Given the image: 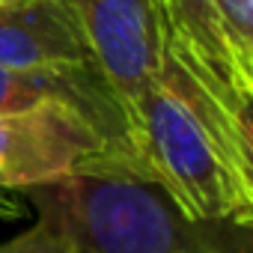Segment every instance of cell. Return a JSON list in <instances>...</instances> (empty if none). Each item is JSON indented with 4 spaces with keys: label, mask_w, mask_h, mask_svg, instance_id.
Listing matches in <instances>:
<instances>
[{
    "label": "cell",
    "mask_w": 253,
    "mask_h": 253,
    "mask_svg": "<svg viewBox=\"0 0 253 253\" xmlns=\"http://www.w3.org/2000/svg\"><path fill=\"white\" fill-rule=\"evenodd\" d=\"M27 194L36 220L0 253H253V223L191 220L152 179L122 167Z\"/></svg>",
    "instance_id": "cell-2"
},
{
    "label": "cell",
    "mask_w": 253,
    "mask_h": 253,
    "mask_svg": "<svg viewBox=\"0 0 253 253\" xmlns=\"http://www.w3.org/2000/svg\"><path fill=\"white\" fill-rule=\"evenodd\" d=\"M110 167L143 176L81 113L63 104L0 110V191L42 188Z\"/></svg>",
    "instance_id": "cell-3"
},
{
    "label": "cell",
    "mask_w": 253,
    "mask_h": 253,
    "mask_svg": "<svg viewBox=\"0 0 253 253\" xmlns=\"http://www.w3.org/2000/svg\"><path fill=\"white\" fill-rule=\"evenodd\" d=\"M3 6H15V3H36V0H0Z\"/></svg>",
    "instance_id": "cell-10"
},
{
    "label": "cell",
    "mask_w": 253,
    "mask_h": 253,
    "mask_svg": "<svg viewBox=\"0 0 253 253\" xmlns=\"http://www.w3.org/2000/svg\"><path fill=\"white\" fill-rule=\"evenodd\" d=\"M155 3L164 36L214 84L226 101L250 107L253 95L241 89L217 30V0H155Z\"/></svg>",
    "instance_id": "cell-7"
},
{
    "label": "cell",
    "mask_w": 253,
    "mask_h": 253,
    "mask_svg": "<svg viewBox=\"0 0 253 253\" xmlns=\"http://www.w3.org/2000/svg\"><path fill=\"white\" fill-rule=\"evenodd\" d=\"M131 146L185 217L253 223L250 107L226 101L167 36L131 113Z\"/></svg>",
    "instance_id": "cell-1"
},
{
    "label": "cell",
    "mask_w": 253,
    "mask_h": 253,
    "mask_svg": "<svg viewBox=\"0 0 253 253\" xmlns=\"http://www.w3.org/2000/svg\"><path fill=\"white\" fill-rule=\"evenodd\" d=\"M78 21L92 63L128 116L161 66V12L155 0H60Z\"/></svg>",
    "instance_id": "cell-4"
},
{
    "label": "cell",
    "mask_w": 253,
    "mask_h": 253,
    "mask_svg": "<svg viewBox=\"0 0 253 253\" xmlns=\"http://www.w3.org/2000/svg\"><path fill=\"white\" fill-rule=\"evenodd\" d=\"M217 30L241 89L253 95V0H217Z\"/></svg>",
    "instance_id": "cell-8"
},
{
    "label": "cell",
    "mask_w": 253,
    "mask_h": 253,
    "mask_svg": "<svg viewBox=\"0 0 253 253\" xmlns=\"http://www.w3.org/2000/svg\"><path fill=\"white\" fill-rule=\"evenodd\" d=\"M45 104H63L89 119L107 137V143L146 176L131 146V125L122 110V101L116 98L113 86L107 84L95 63L33 69L0 66V110H30Z\"/></svg>",
    "instance_id": "cell-5"
},
{
    "label": "cell",
    "mask_w": 253,
    "mask_h": 253,
    "mask_svg": "<svg viewBox=\"0 0 253 253\" xmlns=\"http://www.w3.org/2000/svg\"><path fill=\"white\" fill-rule=\"evenodd\" d=\"M86 39L60 0L0 3V66H86Z\"/></svg>",
    "instance_id": "cell-6"
},
{
    "label": "cell",
    "mask_w": 253,
    "mask_h": 253,
    "mask_svg": "<svg viewBox=\"0 0 253 253\" xmlns=\"http://www.w3.org/2000/svg\"><path fill=\"white\" fill-rule=\"evenodd\" d=\"M21 214H24V206H18V200L9 197L6 191H0V217H3V220H15Z\"/></svg>",
    "instance_id": "cell-9"
}]
</instances>
